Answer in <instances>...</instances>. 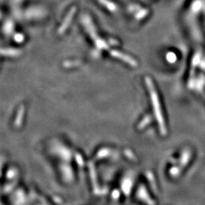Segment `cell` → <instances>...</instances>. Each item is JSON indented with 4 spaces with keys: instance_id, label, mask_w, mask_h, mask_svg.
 <instances>
[]
</instances>
